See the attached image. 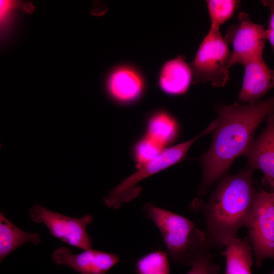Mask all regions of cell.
I'll return each instance as SVG.
<instances>
[{
  "label": "cell",
  "instance_id": "6da1fadb",
  "mask_svg": "<svg viewBox=\"0 0 274 274\" xmlns=\"http://www.w3.org/2000/svg\"><path fill=\"white\" fill-rule=\"evenodd\" d=\"M274 112V96L251 104H234L223 108L208 151L202 156L203 177L198 194L226 173L234 160L245 153L258 126Z\"/></svg>",
  "mask_w": 274,
  "mask_h": 274
},
{
  "label": "cell",
  "instance_id": "7a4b0ae2",
  "mask_svg": "<svg viewBox=\"0 0 274 274\" xmlns=\"http://www.w3.org/2000/svg\"><path fill=\"white\" fill-rule=\"evenodd\" d=\"M253 173L248 168L226 176L212 193L203 208L208 248L225 246L245 226L257 193Z\"/></svg>",
  "mask_w": 274,
  "mask_h": 274
},
{
  "label": "cell",
  "instance_id": "3957f363",
  "mask_svg": "<svg viewBox=\"0 0 274 274\" xmlns=\"http://www.w3.org/2000/svg\"><path fill=\"white\" fill-rule=\"evenodd\" d=\"M143 209L159 230L174 262L192 265L208 251L206 234L191 220L150 203L145 204Z\"/></svg>",
  "mask_w": 274,
  "mask_h": 274
},
{
  "label": "cell",
  "instance_id": "277c9868",
  "mask_svg": "<svg viewBox=\"0 0 274 274\" xmlns=\"http://www.w3.org/2000/svg\"><path fill=\"white\" fill-rule=\"evenodd\" d=\"M231 55L228 43L222 36L220 28L210 27L189 64L192 83L209 82L213 86L224 87L229 80Z\"/></svg>",
  "mask_w": 274,
  "mask_h": 274
},
{
  "label": "cell",
  "instance_id": "5b68a950",
  "mask_svg": "<svg viewBox=\"0 0 274 274\" xmlns=\"http://www.w3.org/2000/svg\"><path fill=\"white\" fill-rule=\"evenodd\" d=\"M206 133L204 131L195 138L165 148L157 157L138 168L135 172L110 190L103 198L105 204L117 209L122 204L136 198L142 190L139 184L141 181L183 160L192 144Z\"/></svg>",
  "mask_w": 274,
  "mask_h": 274
},
{
  "label": "cell",
  "instance_id": "8992f818",
  "mask_svg": "<svg viewBox=\"0 0 274 274\" xmlns=\"http://www.w3.org/2000/svg\"><path fill=\"white\" fill-rule=\"evenodd\" d=\"M245 226L254 250L256 265L274 259V191L258 192Z\"/></svg>",
  "mask_w": 274,
  "mask_h": 274
},
{
  "label": "cell",
  "instance_id": "52a82bcc",
  "mask_svg": "<svg viewBox=\"0 0 274 274\" xmlns=\"http://www.w3.org/2000/svg\"><path fill=\"white\" fill-rule=\"evenodd\" d=\"M29 215L33 222L44 224L54 237L83 250L92 248L93 241L86 230L87 225L93 220L90 215L75 218L35 204L30 209Z\"/></svg>",
  "mask_w": 274,
  "mask_h": 274
},
{
  "label": "cell",
  "instance_id": "ba28073f",
  "mask_svg": "<svg viewBox=\"0 0 274 274\" xmlns=\"http://www.w3.org/2000/svg\"><path fill=\"white\" fill-rule=\"evenodd\" d=\"M238 21L225 38L227 43L231 41L233 44L229 68L235 64L245 66L254 60L263 58L267 40L264 26L251 21L249 15L244 12L239 14Z\"/></svg>",
  "mask_w": 274,
  "mask_h": 274
},
{
  "label": "cell",
  "instance_id": "9c48e42d",
  "mask_svg": "<svg viewBox=\"0 0 274 274\" xmlns=\"http://www.w3.org/2000/svg\"><path fill=\"white\" fill-rule=\"evenodd\" d=\"M106 88L110 98L122 105L133 104L143 96L146 88L145 77L136 66L123 63L109 74Z\"/></svg>",
  "mask_w": 274,
  "mask_h": 274
},
{
  "label": "cell",
  "instance_id": "30bf717a",
  "mask_svg": "<svg viewBox=\"0 0 274 274\" xmlns=\"http://www.w3.org/2000/svg\"><path fill=\"white\" fill-rule=\"evenodd\" d=\"M52 258L54 263L64 265L80 274H105L120 261L116 253L90 248L74 254L66 247L57 248Z\"/></svg>",
  "mask_w": 274,
  "mask_h": 274
},
{
  "label": "cell",
  "instance_id": "8fae6325",
  "mask_svg": "<svg viewBox=\"0 0 274 274\" xmlns=\"http://www.w3.org/2000/svg\"><path fill=\"white\" fill-rule=\"evenodd\" d=\"M244 154L247 158L248 168L261 170L269 185L274 184V112L268 115L264 131Z\"/></svg>",
  "mask_w": 274,
  "mask_h": 274
},
{
  "label": "cell",
  "instance_id": "7c38bea8",
  "mask_svg": "<svg viewBox=\"0 0 274 274\" xmlns=\"http://www.w3.org/2000/svg\"><path fill=\"white\" fill-rule=\"evenodd\" d=\"M244 67L245 72L239 101L254 104L274 88V68L270 69L264 58L254 60Z\"/></svg>",
  "mask_w": 274,
  "mask_h": 274
},
{
  "label": "cell",
  "instance_id": "4fadbf2b",
  "mask_svg": "<svg viewBox=\"0 0 274 274\" xmlns=\"http://www.w3.org/2000/svg\"><path fill=\"white\" fill-rule=\"evenodd\" d=\"M192 82L190 65L180 56L166 62L158 76V85L162 91L169 95L185 93Z\"/></svg>",
  "mask_w": 274,
  "mask_h": 274
},
{
  "label": "cell",
  "instance_id": "5bb4252c",
  "mask_svg": "<svg viewBox=\"0 0 274 274\" xmlns=\"http://www.w3.org/2000/svg\"><path fill=\"white\" fill-rule=\"evenodd\" d=\"M225 274H252V248L246 238H232L225 245Z\"/></svg>",
  "mask_w": 274,
  "mask_h": 274
},
{
  "label": "cell",
  "instance_id": "9a60e30c",
  "mask_svg": "<svg viewBox=\"0 0 274 274\" xmlns=\"http://www.w3.org/2000/svg\"><path fill=\"white\" fill-rule=\"evenodd\" d=\"M31 242L38 244L41 238L38 232L24 231L0 213V261L22 245Z\"/></svg>",
  "mask_w": 274,
  "mask_h": 274
},
{
  "label": "cell",
  "instance_id": "2e32d148",
  "mask_svg": "<svg viewBox=\"0 0 274 274\" xmlns=\"http://www.w3.org/2000/svg\"><path fill=\"white\" fill-rule=\"evenodd\" d=\"M177 122L167 112L160 110L149 118L147 135L165 147L175 138L177 133Z\"/></svg>",
  "mask_w": 274,
  "mask_h": 274
},
{
  "label": "cell",
  "instance_id": "e0dca14e",
  "mask_svg": "<svg viewBox=\"0 0 274 274\" xmlns=\"http://www.w3.org/2000/svg\"><path fill=\"white\" fill-rule=\"evenodd\" d=\"M168 252L155 251L139 258L135 262L138 274H170Z\"/></svg>",
  "mask_w": 274,
  "mask_h": 274
},
{
  "label": "cell",
  "instance_id": "ac0fdd59",
  "mask_svg": "<svg viewBox=\"0 0 274 274\" xmlns=\"http://www.w3.org/2000/svg\"><path fill=\"white\" fill-rule=\"evenodd\" d=\"M236 0H208L207 7L210 20V27L219 28L231 19L239 6Z\"/></svg>",
  "mask_w": 274,
  "mask_h": 274
},
{
  "label": "cell",
  "instance_id": "d6986e66",
  "mask_svg": "<svg viewBox=\"0 0 274 274\" xmlns=\"http://www.w3.org/2000/svg\"><path fill=\"white\" fill-rule=\"evenodd\" d=\"M165 149L147 135L141 138L133 150L136 168L155 159Z\"/></svg>",
  "mask_w": 274,
  "mask_h": 274
},
{
  "label": "cell",
  "instance_id": "ffe728a7",
  "mask_svg": "<svg viewBox=\"0 0 274 274\" xmlns=\"http://www.w3.org/2000/svg\"><path fill=\"white\" fill-rule=\"evenodd\" d=\"M213 257L206 251L194 261L187 274H219L220 267L215 263Z\"/></svg>",
  "mask_w": 274,
  "mask_h": 274
},
{
  "label": "cell",
  "instance_id": "44dd1931",
  "mask_svg": "<svg viewBox=\"0 0 274 274\" xmlns=\"http://www.w3.org/2000/svg\"><path fill=\"white\" fill-rule=\"evenodd\" d=\"M262 3L269 8L270 12L268 28L266 30L267 40L270 42L274 54V0L262 1Z\"/></svg>",
  "mask_w": 274,
  "mask_h": 274
},
{
  "label": "cell",
  "instance_id": "7402d4cb",
  "mask_svg": "<svg viewBox=\"0 0 274 274\" xmlns=\"http://www.w3.org/2000/svg\"><path fill=\"white\" fill-rule=\"evenodd\" d=\"M270 187H271V191H274V184L270 185Z\"/></svg>",
  "mask_w": 274,
  "mask_h": 274
},
{
  "label": "cell",
  "instance_id": "603a6c76",
  "mask_svg": "<svg viewBox=\"0 0 274 274\" xmlns=\"http://www.w3.org/2000/svg\"><path fill=\"white\" fill-rule=\"evenodd\" d=\"M272 274H274V270H273V272H272Z\"/></svg>",
  "mask_w": 274,
  "mask_h": 274
}]
</instances>
